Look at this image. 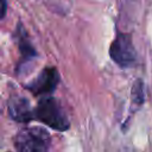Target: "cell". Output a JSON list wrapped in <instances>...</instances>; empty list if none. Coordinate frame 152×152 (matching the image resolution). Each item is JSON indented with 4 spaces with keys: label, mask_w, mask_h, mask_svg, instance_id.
<instances>
[{
    "label": "cell",
    "mask_w": 152,
    "mask_h": 152,
    "mask_svg": "<svg viewBox=\"0 0 152 152\" xmlns=\"http://www.w3.org/2000/svg\"><path fill=\"white\" fill-rule=\"evenodd\" d=\"M48 144L49 135L39 127L25 128L15 137V148L18 152H45Z\"/></svg>",
    "instance_id": "3"
},
{
    "label": "cell",
    "mask_w": 152,
    "mask_h": 152,
    "mask_svg": "<svg viewBox=\"0 0 152 152\" xmlns=\"http://www.w3.org/2000/svg\"><path fill=\"white\" fill-rule=\"evenodd\" d=\"M59 82V75L56 68H45L32 82L26 86V89L36 96H50Z\"/></svg>",
    "instance_id": "4"
},
{
    "label": "cell",
    "mask_w": 152,
    "mask_h": 152,
    "mask_svg": "<svg viewBox=\"0 0 152 152\" xmlns=\"http://www.w3.org/2000/svg\"><path fill=\"white\" fill-rule=\"evenodd\" d=\"M10 115L18 122H28L34 119V112L30 106V102L26 97L14 95L12 96L8 104Z\"/></svg>",
    "instance_id": "5"
},
{
    "label": "cell",
    "mask_w": 152,
    "mask_h": 152,
    "mask_svg": "<svg viewBox=\"0 0 152 152\" xmlns=\"http://www.w3.org/2000/svg\"><path fill=\"white\" fill-rule=\"evenodd\" d=\"M144 100H145L144 83L140 80H138V81H135V83H134V86L132 88V101L135 104L141 106L144 103Z\"/></svg>",
    "instance_id": "7"
},
{
    "label": "cell",
    "mask_w": 152,
    "mask_h": 152,
    "mask_svg": "<svg viewBox=\"0 0 152 152\" xmlns=\"http://www.w3.org/2000/svg\"><path fill=\"white\" fill-rule=\"evenodd\" d=\"M112 61L121 68H131L137 62V51L134 49L132 37L128 33L118 31L109 48Z\"/></svg>",
    "instance_id": "2"
},
{
    "label": "cell",
    "mask_w": 152,
    "mask_h": 152,
    "mask_svg": "<svg viewBox=\"0 0 152 152\" xmlns=\"http://www.w3.org/2000/svg\"><path fill=\"white\" fill-rule=\"evenodd\" d=\"M34 119L51 127L52 129L63 132L69 128V120L65 116L58 101L50 96H43L37 107L33 109Z\"/></svg>",
    "instance_id": "1"
},
{
    "label": "cell",
    "mask_w": 152,
    "mask_h": 152,
    "mask_svg": "<svg viewBox=\"0 0 152 152\" xmlns=\"http://www.w3.org/2000/svg\"><path fill=\"white\" fill-rule=\"evenodd\" d=\"M7 12V0H0V20L4 19Z\"/></svg>",
    "instance_id": "8"
},
{
    "label": "cell",
    "mask_w": 152,
    "mask_h": 152,
    "mask_svg": "<svg viewBox=\"0 0 152 152\" xmlns=\"http://www.w3.org/2000/svg\"><path fill=\"white\" fill-rule=\"evenodd\" d=\"M15 38L18 42L19 51H20V61H19L18 68H17V70L19 71L20 69L25 68V65L37 56V52H36L31 40L28 39V36H27L25 28L21 25H18V27L15 30Z\"/></svg>",
    "instance_id": "6"
}]
</instances>
